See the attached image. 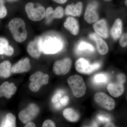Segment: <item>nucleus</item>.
<instances>
[{
	"label": "nucleus",
	"mask_w": 127,
	"mask_h": 127,
	"mask_svg": "<svg viewBox=\"0 0 127 127\" xmlns=\"http://www.w3.org/2000/svg\"><path fill=\"white\" fill-rule=\"evenodd\" d=\"M25 9L28 17L32 21H39L45 17L46 9L39 2L29 1L25 5Z\"/></svg>",
	"instance_id": "f03ea898"
},
{
	"label": "nucleus",
	"mask_w": 127,
	"mask_h": 127,
	"mask_svg": "<svg viewBox=\"0 0 127 127\" xmlns=\"http://www.w3.org/2000/svg\"><path fill=\"white\" fill-rule=\"evenodd\" d=\"M94 30L96 34L106 39L108 36V31L106 21L101 19L96 21L93 25Z\"/></svg>",
	"instance_id": "4468645a"
},
{
	"label": "nucleus",
	"mask_w": 127,
	"mask_h": 127,
	"mask_svg": "<svg viewBox=\"0 0 127 127\" xmlns=\"http://www.w3.org/2000/svg\"><path fill=\"white\" fill-rule=\"evenodd\" d=\"M125 4L126 6H127V0H125Z\"/></svg>",
	"instance_id": "58836bf2"
},
{
	"label": "nucleus",
	"mask_w": 127,
	"mask_h": 127,
	"mask_svg": "<svg viewBox=\"0 0 127 127\" xmlns=\"http://www.w3.org/2000/svg\"><path fill=\"white\" fill-rule=\"evenodd\" d=\"M67 82L73 94L76 97H81L85 94L86 86L81 77L78 75H72L68 78Z\"/></svg>",
	"instance_id": "7ed1b4c3"
},
{
	"label": "nucleus",
	"mask_w": 127,
	"mask_h": 127,
	"mask_svg": "<svg viewBox=\"0 0 127 127\" xmlns=\"http://www.w3.org/2000/svg\"></svg>",
	"instance_id": "a19ab883"
},
{
	"label": "nucleus",
	"mask_w": 127,
	"mask_h": 127,
	"mask_svg": "<svg viewBox=\"0 0 127 127\" xmlns=\"http://www.w3.org/2000/svg\"><path fill=\"white\" fill-rule=\"evenodd\" d=\"M14 49L10 45L9 41L5 38L0 37V55L10 56L14 53Z\"/></svg>",
	"instance_id": "6ab92c4d"
},
{
	"label": "nucleus",
	"mask_w": 127,
	"mask_h": 127,
	"mask_svg": "<svg viewBox=\"0 0 127 127\" xmlns=\"http://www.w3.org/2000/svg\"><path fill=\"white\" fill-rule=\"evenodd\" d=\"M7 9L3 4V2L0 3V18H4L7 15Z\"/></svg>",
	"instance_id": "cd10ccee"
},
{
	"label": "nucleus",
	"mask_w": 127,
	"mask_h": 127,
	"mask_svg": "<svg viewBox=\"0 0 127 127\" xmlns=\"http://www.w3.org/2000/svg\"><path fill=\"white\" fill-rule=\"evenodd\" d=\"M11 63L9 61H5L0 64V77L7 78L11 75Z\"/></svg>",
	"instance_id": "412c9836"
},
{
	"label": "nucleus",
	"mask_w": 127,
	"mask_h": 127,
	"mask_svg": "<svg viewBox=\"0 0 127 127\" xmlns=\"http://www.w3.org/2000/svg\"><path fill=\"white\" fill-rule=\"evenodd\" d=\"M118 81L120 83L123 84L126 81V77L125 75L122 73L118 74L117 76Z\"/></svg>",
	"instance_id": "7c9ffc66"
},
{
	"label": "nucleus",
	"mask_w": 127,
	"mask_h": 127,
	"mask_svg": "<svg viewBox=\"0 0 127 127\" xmlns=\"http://www.w3.org/2000/svg\"><path fill=\"white\" fill-rule=\"evenodd\" d=\"M62 98L61 94L59 93H57L55 94L52 99V102L53 103H56L59 101Z\"/></svg>",
	"instance_id": "2f4dec72"
},
{
	"label": "nucleus",
	"mask_w": 127,
	"mask_h": 127,
	"mask_svg": "<svg viewBox=\"0 0 127 127\" xmlns=\"http://www.w3.org/2000/svg\"><path fill=\"white\" fill-rule=\"evenodd\" d=\"M98 119L100 120V121H101V122H106L108 123L109 122V119H108L106 117H104V116H99L98 117Z\"/></svg>",
	"instance_id": "72a5a7b5"
},
{
	"label": "nucleus",
	"mask_w": 127,
	"mask_h": 127,
	"mask_svg": "<svg viewBox=\"0 0 127 127\" xmlns=\"http://www.w3.org/2000/svg\"><path fill=\"white\" fill-rule=\"evenodd\" d=\"M3 2V0H0V3H1V2Z\"/></svg>",
	"instance_id": "ea45409f"
},
{
	"label": "nucleus",
	"mask_w": 127,
	"mask_h": 127,
	"mask_svg": "<svg viewBox=\"0 0 127 127\" xmlns=\"http://www.w3.org/2000/svg\"><path fill=\"white\" fill-rule=\"evenodd\" d=\"M54 9L51 6H49L46 9L45 17L47 21H51L53 19V14Z\"/></svg>",
	"instance_id": "bb28decb"
},
{
	"label": "nucleus",
	"mask_w": 127,
	"mask_h": 127,
	"mask_svg": "<svg viewBox=\"0 0 127 127\" xmlns=\"http://www.w3.org/2000/svg\"><path fill=\"white\" fill-rule=\"evenodd\" d=\"M96 6L94 3L89 4L87 7L84 15V18L87 23H92L97 21L98 16L96 10Z\"/></svg>",
	"instance_id": "ddd939ff"
},
{
	"label": "nucleus",
	"mask_w": 127,
	"mask_h": 127,
	"mask_svg": "<svg viewBox=\"0 0 127 127\" xmlns=\"http://www.w3.org/2000/svg\"><path fill=\"white\" fill-rule=\"evenodd\" d=\"M69 101V97L68 96H65L62 98L60 100V103L62 106H65L68 103Z\"/></svg>",
	"instance_id": "473e14b6"
},
{
	"label": "nucleus",
	"mask_w": 127,
	"mask_h": 127,
	"mask_svg": "<svg viewBox=\"0 0 127 127\" xmlns=\"http://www.w3.org/2000/svg\"><path fill=\"white\" fill-rule=\"evenodd\" d=\"M109 77L107 74L99 73L96 74L94 77L93 81L95 84L97 85H101L106 83L108 81Z\"/></svg>",
	"instance_id": "b1692460"
},
{
	"label": "nucleus",
	"mask_w": 127,
	"mask_h": 127,
	"mask_svg": "<svg viewBox=\"0 0 127 127\" xmlns=\"http://www.w3.org/2000/svg\"><path fill=\"white\" fill-rule=\"evenodd\" d=\"M65 28L73 35H77L79 31V26L75 18L69 17L66 19L64 24Z\"/></svg>",
	"instance_id": "2eb2a0df"
},
{
	"label": "nucleus",
	"mask_w": 127,
	"mask_h": 127,
	"mask_svg": "<svg viewBox=\"0 0 127 127\" xmlns=\"http://www.w3.org/2000/svg\"><path fill=\"white\" fill-rule=\"evenodd\" d=\"M83 4L78 2L75 4H70L67 6L65 9V14L67 15L72 16H79L82 10Z\"/></svg>",
	"instance_id": "f3484780"
},
{
	"label": "nucleus",
	"mask_w": 127,
	"mask_h": 127,
	"mask_svg": "<svg viewBox=\"0 0 127 127\" xmlns=\"http://www.w3.org/2000/svg\"><path fill=\"white\" fill-rule=\"evenodd\" d=\"M42 49L41 41L37 39L30 42L27 46V51L31 57L37 59L41 56Z\"/></svg>",
	"instance_id": "9d476101"
},
{
	"label": "nucleus",
	"mask_w": 127,
	"mask_h": 127,
	"mask_svg": "<svg viewBox=\"0 0 127 127\" xmlns=\"http://www.w3.org/2000/svg\"><path fill=\"white\" fill-rule=\"evenodd\" d=\"M40 109L36 104L32 103L26 109H23L18 114V118L24 124L31 122L39 114Z\"/></svg>",
	"instance_id": "39448f33"
},
{
	"label": "nucleus",
	"mask_w": 127,
	"mask_h": 127,
	"mask_svg": "<svg viewBox=\"0 0 127 127\" xmlns=\"http://www.w3.org/2000/svg\"><path fill=\"white\" fill-rule=\"evenodd\" d=\"M119 43L123 47H125L127 45V33L123 34L120 37Z\"/></svg>",
	"instance_id": "c85d7f7f"
},
{
	"label": "nucleus",
	"mask_w": 127,
	"mask_h": 127,
	"mask_svg": "<svg viewBox=\"0 0 127 127\" xmlns=\"http://www.w3.org/2000/svg\"><path fill=\"white\" fill-rule=\"evenodd\" d=\"M107 90L109 94L114 97H118L122 95L124 91L123 84L119 82L110 83L108 85Z\"/></svg>",
	"instance_id": "dca6fc26"
},
{
	"label": "nucleus",
	"mask_w": 127,
	"mask_h": 127,
	"mask_svg": "<svg viewBox=\"0 0 127 127\" xmlns=\"http://www.w3.org/2000/svg\"><path fill=\"white\" fill-rule=\"evenodd\" d=\"M78 50L79 51H94V48L89 43H87L84 42H81L79 43L78 46Z\"/></svg>",
	"instance_id": "393cba45"
},
{
	"label": "nucleus",
	"mask_w": 127,
	"mask_h": 127,
	"mask_svg": "<svg viewBox=\"0 0 127 127\" xmlns=\"http://www.w3.org/2000/svg\"><path fill=\"white\" fill-rule=\"evenodd\" d=\"M49 79V75L47 74H44L41 71L34 73L29 78L31 82L29 84V88L32 92H36L39 91L42 86L48 83Z\"/></svg>",
	"instance_id": "20e7f679"
},
{
	"label": "nucleus",
	"mask_w": 127,
	"mask_h": 127,
	"mask_svg": "<svg viewBox=\"0 0 127 127\" xmlns=\"http://www.w3.org/2000/svg\"><path fill=\"white\" fill-rule=\"evenodd\" d=\"M16 119L15 116L11 113H7L1 123L0 127H16Z\"/></svg>",
	"instance_id": "5701e85b"
},
{
	"label": "nucleus",
	"mask_w": 127,
	"mask_h": 127,
	"mask_svg": "<svg viewBox=\"0 0 127 127\" xmlns=\"http://www.w3.org/2000/svg\"><path fill=\"white\" fill-rule=\"evenodd\" d=\"M122 22L120 18H118L114 22L111 30V34L113 38L117 40L120 38L122 32Z\"/></svg>",
	"instance_id": "aec40b11"
},
{
	"label": "nucleus",
	"mask_w": 127,
	"mask_h": 127,
	"mask_svg": "<svg viewBox=\"0 0 127 127\" xmlns=\"http://www.w3.org/2000/svg\"><path fill=\"white\" fill-rule=\"evenodd\" d=\"M31 68L30 59L26 58L18 61L12 66L11 72L12 73H20L29 71Z\"/></svg>",
	"instance_id": "1a4fd4ad"
},
{
	"label": "nucleus",
	"mask_w": 127,
	"mask_h": 127,
	"mask_svg": "<svg viewBox=\"0 0 127 127\" xmlns=\"http://www.w3.org/2000/svg\"><path fill=\"white\" fill-rule=\"evenodd\" d=\"M8 28L15 41L21 43L26 40L27 32L25 21L22 18H14L10 21Z\"/></svg>",
	"instance_id": "f257e3e1"
},
{
	"label": "nucleus",
	"mask_w": 127,
	"mask_h": 127,
	"mask_svg": "<svg viewBox=\"0 0 127 127\" xmlns=\"http://www.w3.org/2000/svg\"><path fill=\"white\" fill-rule=\"evenodd\" d=\"M64 11L63 8L61 6H58L54 10L53 14V19H60L64 15Z\"/></svg>",
	"instance_id": "a878e982"
},
{
	"label": "nucleus",
	"mask_w": 127,
	"mask_h": 127,
	"mask_svg": "<svg viewBox=\"0 0 127 127\" xmlns=\"http://www.w3.org/2000/svg\"><path fill=\"white\" fill-rule=\"evenodd\" d=\"M89 37L95 42L98 52L101 55H106L109 51L108 46L102 37L96 33H92L89 35Z\"/></svg>",
	"instance_id": "9b49d317"
},
{
	"label": "nucleus",
	"mask_w": 127,
	"mask_h": 127,
	"mask_svg": "<svg viewBox=\"0 0 127 127\" xmlns=\"http://www.w3.org/2000/svg\"><path fill=\"white\" fill-rule=\"evenodd\" d=\"M100 64L98 63L91 65L88 61L82 58L78 59L75 63V68L77 72L88 75L97 70L100 68Z\"/></svg>",
	"instance_id": "423d86ee"
},
{
	"label": "nucleus",
	"mask_w": 127,
	"mask_h": 127,
	"mask_svg": "<svg viewBox=\"0 0 127 127\" xmlns=\"http://www.w3.org/2000/svg\"><path fill=\"white\" fill-rule=\"evenodd\" d=\"M63 115L67 120L71 122H76L78 121L79 119L78 113L71 108H66L64 110Z\"/></svg>",
	"instance_id": "4be33fe9"
},
{
	"label": "nucleus",
	"mask_w": 127,
	"mask_h": 127,
	"mask_svg": "<svg viewBox=\"0 0 127 127\" xmlns=\"http://www.w3.org/2000/svg\"><path fill=\"white\" fill-rule=\"evenodd\" d=\"M61 44L59 41L56 40H49L44 45L45 52L49 54H53L59 51L61 49Z\"/></svg>",
	"instance_id": "a211bd4d"
},
{
	"label": "nucleus",
	"mask_w": 127,
	"mask_h": 127,
	"mask_svg": "<svg viewBox=\"0 0 127 127\" xmlns=\"http://www.w3.org/2000/svg\"><path fill=\"white\" fill-rule=\"evenodd\" d=\"M36 127L35 124L34 123L32 122H29L26 124L25 125V127Z\"/></svg>",
	"instance_id": "c9c22d12"
},
{
	"label": "nucleus",
	"mask_w": 127,
	"mask_h": 127,
	"mask_svg": "<svg viewBox=\"0 0 127 127\" xmlns=\"http://www.w3.org/2000/svg\"><path fill=\"white\" fill-rule=\"evenodd\" d=\"M16 91V87L14 83L4 82L0 86V98L4 96L8 99L11 98Z\"/></svg>",
	"instance_id": "f8f14e48"
},
{
	"label": "nucleus",
	"mask_w": 127,
	"mask_h": 127,
	"mask_svg": "<svg viewBox=\"0 0 127 127\" xmlns=\"http://www.w3.org/2000/svg\"><path fill=\"white\" fill-rule=\"evenodd\" d=\"M43 127H56L55 124L51 120H46L43 122L42 125Z\"/></svg>",
	"instance_id": "c756f323"
},
{
	"label": "nucleus",
	"mask_w": 127,
	"mask_h": 127,
	"mask_svg": "<svg viewBox=\"0 0 127 127\" xmlns=\"http://www.w3.org/2000/svg\"><path fill=\"white\" fill-rule=\"evenodd\" d=\"M53 2L59 4H64L66 3L68 0H52Z\"/></svg>",
	"instance_id": "f704fd0d"
},
{
	"label": "nucleus",
	"mask_w": 127,
	"mask_h": 127,
	"mask_svg": "<svg viewBox=\"0 0 127 127\" xmlns=\"http://www.w3.org/2000/svg\"><path fill=\"white\" fill-rule=\"evenodd\" d=\"M71 65V60L70 58H64L55 62L53 66V71L55 75L58 76L65 75L70 70Z\"/></svg>",
	"instance_id": "6e6552de"
},
{
	"label": "nucleus",
	"mask_w": 127,
	"mask_h": 127,
	"mask_svg": "<svg viewBox=\"0 0 127 127\" xmlns=\"http://www.w3.org/2000/svg\"><path fill=\"white\" fill-rule=\"evenodd\" d=\"M104 127H115V125L113 123L108 122L107 123V124L105 125Z\"/></svg>",
	"instance_id": "e433bc0d"
},
{
	"label": "nucleus",
	"mask_w": 127,
	"mask_h": 127,
	"mask_svg": "<svg viewBox=\"0 0 127 127\" xmlns=\"http://www.w3.org/2000/svg\"><path fill=\"white\" fill-rule=\"evenodd\" d=\"M95 102L104 109L111 111L114 108L115 102L109 95L104 93H97L94 96Z\"/></svg>",
	"instance_id": "0eeeda50"
},
{
	"label": "nucleus",
	"mask_w": 127,
	"mask_h": 127,
	"mask_svg": "<svg viewBox=\"0 0 127 127\" xmlns=\"http://www.w3.org/2000/svg\"><path fill=\"white\" fill-rule=\"evenodd\" d=\"M8 2H14L18 1L20 0H6Z\"/></svg>",
	"instance_id": "4c0bfd02"
}]
</instances>
